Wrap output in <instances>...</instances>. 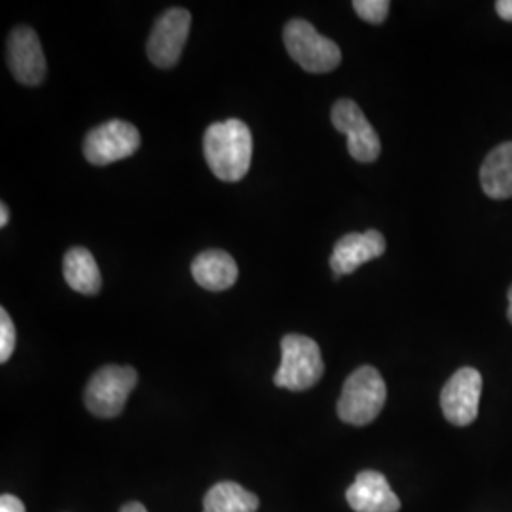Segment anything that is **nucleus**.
Segmentation results:
<instances>
[{
	"instance_id": "obj_23",
	"label": "nucleus",
	"mask_w": 512,
	"mask_h": 512,
	"mask_svg": "<svg viewBox=\"0 0 512 512\" xmlns=\"http://www.w3.org/2000/svg\"><path fill=\"white\" fill-rule=\"evenodd\" d=\"M507 317H509V321L512 323V287L509 289V311H507Z\"/></svg>"
},
{
	"instance_id": "obj_3",
	"label": "nucleus",
	"mask_w": 512,
	"mask_h": 512,
	"mask_svg": "<svg viewBox=\"0 0 512 512\" xmlns=\"http://www.w3.org/2000/svg\"><path fill=\"white\" fill-rule=\"evenodd\" d=\"M325 374L321 349L315 340L302 334H287L281 340V366L274 384L289 391H306Z\"/></svg>"
},
{
	"instance_id": "obj_16",
	"label": "nucleus",
	"mask_w": 512,
	"mask_h": 512,
	"mask_svg": "<svg viewBox=\"0 0 512 512\" xmlns=\"http://www.w3.org/2000/svg\"><path fill=\"white\" fill-rule=\"evenodd\" d=\"M258 497L236 482H219L203 497V512H256Z\"/></svg>"
},
{
	"instance_id": "obj_11",
	"label": "nucleus",
	"mask_w": 512,
	"mask_h": 512,
	"mask_svg": "<svg viewBox=\"0 0 512 512\" xmlns=\"http://www.w3.org/2000/svg\"><path fill=\"white\" fill-rule=\"evenodd\" d=\"M385 238L378 230L365 234H348L334 245L330 256V268L336 277L353 274L368 260H374L385 253Z\"/></svg>"
},
{
	"instance_id": "obj_2",
	"label": "nucleus",
	"mask_w": 512,
	"mask_h": 512,
	"mask_svg": "<svg viewBox=\"0 0 512 512\" xmlns=\"http://www.w3.org/2000/svg\"><path fill=\"white\" fill-rule=\"evenodd\" d=\"M385 399L387 387L382 374L374 366H361L344 384L338 401V416L349 425L363 427L380 416Z\"/></svg>"
},
{
	"instance_id": "obj_12",
	"label": "nucleus",
	"mask_w": 512,
	"mask_h": 512,
	"mask_svg": "<svg viewBox=\"0 0 512 512\" xmlns=\"http://www.w3.org/2000/svg\"><path fill=\"white\" fill-rule=\"evenodd\" d=\"M349 507L355 512H399L401 499L378 471H363L348 488Z\"/></svg>"
},
{
	"instance_id": "obj_13",
	"label": "nucleus",
	"mask_w": 512,
	"mask_h": 512,
	"mask_svg": "<svg viewBox=\"0 0 512 512\" xmlns=\"http://www.w3.org/2000/svg\"><path fill=\"white\" fill-rule=\"evenodd\" d=\"M192 275L205 291L220 293L238 281V264L226 251H203L192 262Z\"/></svg>"
},
{
	"instance_id": "obj_6",
	"label": "nucleus",
	"mask_w": 512,
	"mask_h": 512,
	"mask_svg": "<svg viewBox=\"0 0 512 512\" xmlns=\"http://www.w3.org/2000/svg\"><path fill=\"white\" fill-rule=\"evenodd\" d=\"M141 147L139 129L124 120H110L93 128L84 139V156L93 165H109L133 156Z\"/></svg>"
},
{
	"instance_id": "obj_5",
	"label": "nucleus",
	"mask_w": 512,
	"mask_h": 512,
	"mask_svg": "<svg viewBox=\"0 0 512 512\" xmlns=\"http://www.w3.org/2000/svg\"><path fill=\"white\" fill-rule=\"evenodd\" d=\"M137 380V370L131 366H103L88 382L84 403L97 418H116L122 414Z\"/></svg>"
},
{
	"instance_id": "obj_7",
	"label": "nucleus",
	"mask_w": 512,
	"mask_h": 512,
	"mask_svg": "<svg viewBox=\"0 0 512 512\" xmlns=\"http://www.w3.org/2000/svg\"><path fill=\"white\" fill-rule=\"evenodd\" d=\"M332 126L348 137V150L353 160L370 164L376 162L382 143L372 128V124L366 120L365 112L351 99H340L334 103L330 114Z\"/></svg>"
},
{
	"instance_id": "obj_14",
	"label": "nucleus",
	"mask_w": 512,
	"mask_h": 512,
	"mask_svg": "<svg viewBox=\"0 0 512 512\" xmlns=\"http://www.w3.org/2000/svg\"><path fill=\"white\" fill-rule=\"evenodd\" d=\"M480 184L494 200L512 198V141L495 147L480 167Z\"/></svg>"
},
{
	"instance_id": "obj_21",
	"label": "nucleus",
	"mask_w": 512,
	"mask_h": 512,
	"mask_svg": "<svg viewBox=\"0 0 512 512\" xmlns=\"http://www.w3.org/2000/svg\"><path fill=\"white\" fill-rule=\"evenodd\" d=\"M10 220V211H8V205L6 203H0V226L4 228Z\"/></svg>"
},
{
	"instance_id": "obj_9",
	"label": "nucleus",
	"mask_w": 512,
	"mask_h": 512,
	"mask_svg": "<svg viewBox=\"0 0 512 512\" xmlns=\"http://www.w3.org/2000/svg\"><path fill=\"white\" fill-rule=\"evenodd\" d=\"M190 25L192 16L184 8H171L156 21L147 44L148 57L156 67L169 69L179 63Z\"/></svg>"
},
{
	"instance_id": "obj_1",
	"label": "nucleus",
	"mask_w": 512,
	"mask_h": 512,
	"mask_svg": "<svg viewBox=\"0 0 512 512\" xmlns=\"http://www.w3.org/2000/svg\"><path fill=\"white\" fill-rule=\"evenodd\" d=\"M203 154L217 179L238 183L247 175L253 160L251 129L238 118L209 126L203 135Z\"/></svg>"
},
{
	"instance_id": "obj_19",
	"label": "nucleus",
	"mask_w": 512,
	"mask_h": 512,
	"mask_svg": "<svg viewBox=\"0 0 512 512\" xmlns=\"http://www.w3.org/2000/svg\"><path fill=\"white\" fill-rule=\"evenodd\" d=\"M0 512H25V505L16 495L4 494L0 497Z\"/></svg>"
},
{
	"instance_id": "obj_4",
	"label": "nucleus",
	"mask_w": 512,
	"mask_h": 512,
	"mask_svg": "<svg viewBox=\"0 0 512 512\" xmlns=\"http://www.w3.org/2000/svg\"><path fill=\"white\" fill-rule=\"evenodd\" d=\"M283 40L289 55L306 73H330L342 61V52L338 44L319 35L317 29L306 19H291L285 25Z\"/></svg>"
},
{
	"instance_id": "obj_18",
	"label": "nucleus",
	"mask_w": 512,
	"mask_h": 512,
	"mask_svg": "<svg viewBox=\"0 0 512 512\" xmlns=\"http://www.w3.org/2000/svg\"><path fill=\"white\" fill-rule=\"evenodd\" d=\"M16 327L12 317L8 315V311L0 310V363H8V359L12 357L14 349H16Z\"/></svg>"
},
{
	"instance_id": "obj_22",
	"label": "nucleus",
	"mask_w": 512,
	"mask_h": 512,
	"mask_svg": "<svg viewBox=\"0 0 512 512\" xmlns=\"http://www.w3.org/2000/svg\"><path fill=\"white\" fill-rule=\"evenodd\" d=\"M120 512H148L147 509H145V507H143V505H141V503H135V501H133V503H128V505H124V507H122V511Z\"/></svg>"
},
{
	"instance_id": "obj_17",
	"label": "nucleus",
	"mask_w": 512,
	"mask_h": 512,
	"mask_svg": "<svg viewBox=\"0 0 512 512\" xmlns=\"http://www.w3.org/2000/svg\"><path fill=\"white\" fill-rule=\"evenodd\" d=\"M389 6L391 4L387 0H355L353 2L357 16L365 19L366 23H374V25L384 23L389 16Z\"/></svg>"
},
{
	"instance_id": "obj_10",
	"label": "nucleus",
	"mask_w": 512,
	"mask_h": 512,
	"mask_svg": "<svg viewBox=\"0 0 512 512\" xmlns=\"http://www.w3.org/2000/svg\"><path fill=\"white\" fill-rule=\"evenodd\" d=\"M8 65L14 78L25 86H38L46 76V57L38 35L27 25L16 27L8 37Z\"/></svg>"
},
{
	"instance_id": "obj_15",
	"label": "nucleus",
	"mask_w": 512,
	"mask_h": 512,
	"mask_svg": "<svg viewBox=\"0 0 512 512\" xmlns=\"http://www.w3.org/2000/svg\"><path fill=\"white\" fill-rule=\"evenodd\" d=\"M63 275L76 293L93 296L101 291L103 277L92 253L84 247H74L63 258Z\"/></svg>"
},
{
	"instance_id": "obj_20",
	"label": "nucleus",
	"mask_w": 512,
	"mask_h": 512,
	"mask_svg": "<svg viewBox=\"0 0 512 512\" xmlns=\"http://www.w3.org/2000/svg\"><path fill=\"white\" fill-rule=\"evenodd\" d=\"M495 10H497L499 18L512 23V0H497Z\"/></svg>"
},
{
	"instance_id": "obj_8",
	"label": "nucleus",
	"mask_w": 512,
	"mask_h": 512,
	"mask_svg": "<svg viewBox=\"0 0 512 512\" xmlns=\"http://www.w3.org/2000/svg\"><path fill=\"white\" fill-rule=\"evenodd\" d=\"M482 397V376L476 368L465 366L446 382L440 393V408L452 425L467 427L476 420Z\"/></svg>"
}]
</instances>
